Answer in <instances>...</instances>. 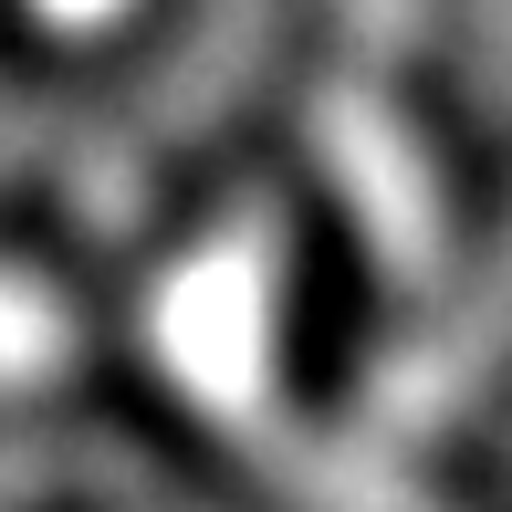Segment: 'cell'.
Wrapping results in <instances>:
<instances>
[{
	"instance_id": "obj_1",
	"label": "cell",
	"mask_w": 512,
	"mask_h": 512,
	"mask_svg": "<svg viewBox=\"0 0 512 512\" xmlns=\"http://www.w3.org/2000/svg\"><path fill=\"white\" fill-rule=\"evenodd\" d=\"M272 335H283V262H272V209H241L230 230H209L189 262L147 293V345L168 366V387L209 429L272 398Z\"/></svg>"
},
{
	"instance_id": "obj_2",
	"label": "cell",
	"mask_w": 512,
	"mask_h": 512,
	"mask_svg": "<svg viewBox=\"0 0 512 512\" xmlns=\"http://www.w3.org/2000/svg\"><path fill=\"white\" fill-rule=\"evenodd\" d=\"M314 136H324V178L345 189L366 251L398 283H429L439 272V178H429V147L408 136V115L377 105L366 84H335L314 105Z\"/></svg>"
},
{
	"instance_id": "obj_3",
	"label": "cell",
	"mask_w": 512,
	"mask_h": 512,
	"mask_svg": "<svg viewBox=\"0 0 512 512\" xmlns=\"http://www.w3.org/2000/svg\"><path fill=\"white\" fill-rule=\"evenodd\" d=\"M512 356V230H502V251L471 272V293H460L450 314L429 324V335H408L398 356L377 366V387H366V418H377L387 439H418V429H439V418H460L492 387V366Z\"/></svg>"
},
{
	"instance_id": "obj_4",
	"label": "cell",
	"mask_w": 512,
	"mask_h": 512,
	"mask_svg": "<svg viewBox=\"0 0 512 512\" xmlns=\"http://www.w3.org/2000/svg\"><path fill=\"white\" fill-rule=\"evenodd\" d=\"M220 429L241 439L304 512H439L418 481L387 471L377 439H324V429H304V418H283V398H251L241 418H220Z\"/></svg>"
},
{
	"instance_id": "obj_5",
	"label": "cell",
	"mask_w": 512,
	"mask_h": 512,
	"mask_svg": "<svg viewBox=\"0 0 512 512\" xmlns=\"http://www.w3.org/2000/svg\"><path fill=\"white\" fill-rule=\"evenodd\" d=\"M74 304H63L53 283H21V272H0V387H42L74 366Z\"/></svg>"
},
{
	"instance_id": "obj_6",
	"label": "cell",
	"mask_w": 512,
	"mask_h": 512,
	"mask_svg": "<svg viewBox=\"0 0 512 512\" xmlns=\"http://www.w3.org/2000/svg\"><path fill=\"white\" fill-rule=\"evenodd\" d=\"M21 11H32V21H53V32H115L136 0H21Z\"/></svg>"
},
{
	"instance_id": "obj_7",
	"label": "cell",
	"mask_w": 512,
	"mask_h": 512,
	"mask_svg": "<svg viewBox=\"0 0 512 512\" xmlns=\"http://www.w3.org/2000/svg\"><path fill=\"white\" fill-rule=\"evenodd\" d=\"M335 11H345V21H356V32H366V42H398V32H408V21H418V0H335Z\"/></svg>"
}]
</instances>
